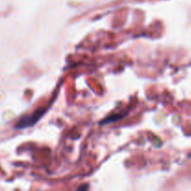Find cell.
Returning a JSON list of instances; mask_svg holds the SVG:
<instances>
[{
	"label": "cell",
	"mask_w": 191,
	"mask_h": 191,
	"mask_svg": "<svg viewBox=\"0 0 191 191\" xmlns=\"http://www.w3.org/2000/svg\"><path fill=\"white\" fill-rule=\"evenodd\" d=\"M43 113H44L43 110H37L36 112H35V113H34L33 115H31V116L23 117V119L17 123L16 128L23 129V128H26V127H29V126L34 125V123H36V122L40 119L41 116L43 115Z\"/></svg>",
	"instance_id": "cell-1"
}]
</instances>
